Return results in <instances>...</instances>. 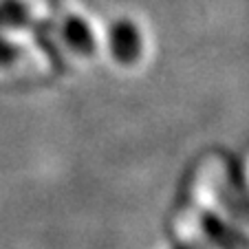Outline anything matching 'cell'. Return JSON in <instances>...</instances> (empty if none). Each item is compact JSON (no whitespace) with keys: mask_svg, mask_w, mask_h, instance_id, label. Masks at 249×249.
Segmentation results:
<instances>
[{"mask_svg":"<svg viewBox=\"0 0 249 249\" xmlns=\"http://www.w3.org/2000/svg\"><path fill=\"white\" fill-rule=\"evenodd\" d=\"M177 249H212L210 240L207 238H192V240H185V243H181Z\"/></svg>","mask_w":249,"mask_h":249,"instance_id":"obj_4","label":"cell"},{"mask_svg":"<svg viewBox=\"0 0 249 249\" xmlns=\"http://www.w3.org/2000/svg\"><path fill=\"white\" fill-rule=\"evenodd\" d=\"M66 36H69L73 49L80 53H90L93 51V36H90L89 27H86L82 20L71 18L66 24Z\"/></svg>","mask_w":249,"mask_h":249,"instance_id":"obj_3","label":"cell"},{"mask_svg":"<svg viewBox=\"0 0 249 249\" xmlns=\"http://www.w3.org/2000/svg\"><path fill=\"white\" fill-rule=\"evenodd\" d=\"M110 47L119 62H132L139 55V33L130 22H117L110 33Z\"/></svg>","mask_w":249,"mask_h":249,"instance_id":"obj_2","label":"cell"},{"mask_svg":"<svg viewBox=\"0 0 249 249\" xmlns=\"http://www.w3.org/2000/svg\"><path fill=\"white\" fill-rule=\"evenodd\" d=\"M198 223H201L203 236L210 240L212 247L218 249H249V238L238 231L236 227L227 225L223 218H218L216 214L212 212H203L198 216Z\"/></svg>","mask_w":249,"mask_h":249,"instance_id":"obj_1","label":"cell"}]
</instances>
